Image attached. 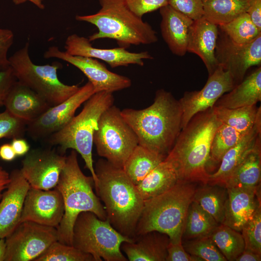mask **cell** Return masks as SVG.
<instances>
[{
  "mask_svg": "<svg viewBox=\"0 0 261 261\" xmlns=\"http://www.w3.org/2000/svg\"><path fill=\"white\" fill-rule=\"evenodd\" d=\"M221 123L212 107L196 114L182 129L165 158L174 167L179 181L207 183L211 144Z\"/></svg>",
  "mask_w": 261,
  "mask_h": 261,
  "instance_id": "1",
  "label": "cell"
},
{
  "mask_svg": "<svg viewBox=\"0 0 261 261\" xmlns=\"http://www.w3.org/2000/svg\"><path fill=\"white\" fill-rule=\"evenodd\" d=\"M136 134L138 145L166 157L182 130V111L179 100L160 89L153 103L143 109L121 111Z\"/></svg>",
  "mask_w": 261,
  "mask_h": 261,
  "instance_id": "2",
  "label": "cell"
},
{
  "mask_svg": "<svg viewBox=\"0 0 261 261\" xmlns=\"http://www.w3.org/2000/svg\"><path fill=\"white\" fill-rule=\"evenodd\" d=\"M94 167L97 196L104 203L106 219L123 235L133 239L144 200L122 168L100 159Z\"/></svg>",
  "mask_w": 261,
  "mask_h": 261,
  "instance_id": "3",
  "label": "cell"
},
{
  "mask_svg": "<svg viewBox=\"0 0 261 261\" xmlns=\"http://www.w3.org/2000/svg\"><path fill=\"white\" fill-rule=\"evenodd\" d=\"M93 184L92 176L86 175L81 170L77 152L72 150L55 187L61 193L64 204V215L57 228L59 242L72 246L74 223L81 212H91L99 218L106 219L104 207L93 191Z\"/></svg>",
  "mask_w": 261,
  "mask_h": 261,
  "instance_id": "4",
  "label": "cell"
},
{
  "mask_svg": "<svg viewBox=\"0 0 261 261\" xmlns=\"http://www.w3.org/2000/svg\"><path fill=\"white\" fill-rule=\"evenodd\" d=\"M101 6L96 13L77 15V21L95 26L98 31L90 35L91 42L101 39H111L119 47L128 48L132 45L150 44L158 40L157 32L147 22L134 14L125 0H99Z\"/></svg>",
  "mask_w": 261,
  "mask_h": 261,
  "instance_id": "5",
  "label": "cell"
},
{
  "mask_svg": "<svg viewBox=\"0 0 261 261\" xmlns=\"http://www.w3.org/2000/svg\"><path fill=\"white\" fill-rule=\"evenodd\" d=\"M195 189L192 183L179 181L161 194L144 200L135 238L156 231L166 234L172 243L182 242L188 210Z\"/></svg>",
  "mask_w": 261,
  "mask_h": 261,
  "instance_id": "6",
  "label": "cell"
},
{
  "mask_svg": "<svg viewBox=\"0 0 261 261\" xmlns=\"http://www.w3.org/2000/svg\"><path fill=\"white\" fill-rule=\"evenodd\" d=\"M113 93L101 91L93 94L87 101L81 112L62 129L45 138L51 145H57L63 154L67 149L80 154L90 171L94 185L97 182L92 158L95 131L102 114L113 105Z\"/></svg>",
  "mask_w": 261,
  "mask_h": 261,
  "instance_id": "7",
  "label": "cell"
},
{
  "mask_svg": "<svg viewBox=\"0 0 261 261\" xmlns=\"http://www.w3.org/2000/svg\"><path fill=\"white\" fill-rule=\"evenodd\" d=\"M133 239L125 236L106 220L92 212L86 211L77 216L73 227L72 245L91 255L95 261H127L120 246Z\"/></svg>",
  "mask_w": 261,
  "mask_h": 261,
  "instance_id": "8",
  "label": "cell"
},
{
  "mask_svg": "<svg viewBox=\"0 0 261 261\" xmlns=\"http://www.w3.org/2000/svg\"><path fill=\"white\" fill-rule=\"evenodd\" d=\"M29 43L9 58V65L19 82L42 96L50 105H56L64 101L76 92L80 87L68 85L58 77V70L61 64H35L29 55Z\"/></svg>",
  "mask_w": 261,
  "mask_h": 261,
  "instance_id": "9",
  "label": "cell"
},
{
  "mask_svg": "<svg viewBox=\"0 0 261 261\" xmlns=\"http://www.w3.org/2000/svg\"><path fill=\"white\" fill-rule=\"evenodd\" d=\"M93 144L99 156L122 168L138 145V140L120 109L113 105L101 115L94 134Z\"/></svg>",
  "mask_w": 261,
  "mask_h": 261,
  "instance_id": "10",
  "label": "cell"
},
{
  "mask_svg": "<svg viewBox=\"0 0 261 261\" xmlns=\"http://www.w3.org/2000/svg\"><path fill=\"white\" fill-rule=\"evenodd\" d=\"M5 239L4 261H34L58 241V235L56 228L24 221Z\"/></svg>",
  "mask_w": 261,
  "mask_h": 261,
  "instance_id": "11",
  "label": "cell"
},
{
  "mask_svg": "<svg viewBox=\"0 0 261 261\" xmlns=\"http://www.w3.org/2000/svg\"><path fill=\"white\" fill-rule=\"evenodd\" d=\"M215 57L218 66L231 73L236 85L250 67L261 64V34L250 43L239 44L219 31Z\"/></svg>",
  "mask_w": 261,
  "mask_h": 261,
  "instance_id": "12",
  "label": "cell"
},
{
  "mask_svg": "<svg viewBox=\"0 0 261 261\" xmlns=\"http://www.w3.org/2000/svg\"><path fill=\"white\" fill-rule=\"evenodd\" d=\"M95 93L88 81L69 98L50 107L35 119L28 123L26 130L33 139H45L64 127L74 116L76 110Z\"/></svg>",
  "mask_w": 261,
  "mask_h": 261,
  "instance_id": "13",
  "label": "cell"
},
{
  "mask_svg": "<svg viewBox=\"0 0 261 261\" xmlns=\"http://www.w3.org/2000/svg\"><path fill=\"white\" fill-rule=\"evenodd\" d=\"M66 157L51 148H34L25 155L20 170L30 187L52 189L58 184Z\"/></svg>",
  "mask_w": 261,
  "mask_h": 261,
  "instance_id": "14",
  "label": "cell"
},
{
  "mask_svg": "<svg viewBox=\"0 0 261 261\" xmlns=\"http://www.w3.org/2000/svg\"><path fill=\"white\" fill-rule=\"evenodd\" d=\"M45 58H57L70 63L80 70L92 85L95 93H113L130 87L131 80L124 75L109 71L98 59L92 58L72 56L52 46L44 53Z\"/></svg>",
  "mask_w": 261,
  "mask_h": 261,
  "instance_id": "15",
  "label": "cell"
},
{
  "mask_svg": "<svg viewBox=\"0 0 261 261\" xmlns=\"http://www.w3.org/2000/svg\"><path fill=\"white\" fill-rule=\"evenodd\" d=\"M236 85L231 73L218 66L208 76L203 88L198 91H186L179 100L182 111V129L197 113L212 108L218 100Z\"/></svg>",
  "mask_w": 261,
  "mask_h": 261,
  "instance_id": "16",
  "label": "cell"
},
{
  "mask_svg": "<svg viewBox=\"0 0 261 261\" xmlns=\"http://www.w3.org/2000/svg\"><path fill=\"white\" fill-rule=\"evenodd\" d=\"M64 213L63 197L56 188L44 190L30 187L24 200L20 223L31 221L57 228Z\"/></svg>",
  "mask_w": 261,
  "mask_h": 261,
  "instance_id": "17",
  "label": "cell"
},
{
  "mask_svg": "<svg viewBox=\"0 0 261 261\" xmlns=\"http://www.w3.org/2000/svg\"><path fill=\"white\" fill-rule=\"evenodd\" d=\"M64 48L65 52L71 55L102 60L112 68L130 64L143 66L144 60L153 59L148 51L131 52L121 47L110 49L96 48L92 46L88 38L76 34L67 37Z\"/></svg>",
  "mask_w": 261,
  "mask_h": 261,
  "instance_id": "18",
  "label": "cell"
},
{
  "mask_svg": "<svg viewBox=\"0 0 261 261\" xmlns=\"http://www.w3.org/2000/svg\"><path fill=\"white\" fill-rule=\"evenodd\" d=\"M10 178L0 200V238L3 239L20 223L25 197L30 187L20 169L12 170Z\"/></svg>",
  "mask_w": 261,
  "mask_h": 261,
  "instance_id": "19",
  "label": "cell"
},
{
  "mask_svg": "<svg viewBox=\"0 0 261 261\" xmlns=\"http://www.w3.org/2000/svg\"><path fill=\"white\" fill-rule=\"evenodd\" d=\"M256 188H226L227 198L222 223L241 232L243 227L253 218L261 206Z\"/></svg>",
  "mask_w": 261,
  "mask_h": 261,
  "instance_id": "20",
  "label": "cell"
},
{
  "mask_svg": "<svg viewBox=\"0 0 261 261\" xmlns=\"http://www.w3.org/2000/svg\"><path fill=\"white\" fill-rule=\"evenodd\" d=\"M218 27L203 17L193 21L188 39L187 52L198 55L205 66L208 76L218 67L215 48Z\"/></svg>",
  "mask_w": 261,
  "mask_h": 261,
  "instance_id": "21",
  "label": "cell"
},
{
  "mask_svg": "<svg viewBox=\"0 0 261 261\" xmlns=\"http://www.w3.org/2000/svg\"><path fill=\"white\" fill-rule=\"evenodd\" d=\"M161 34L171 52L184 56L187 52L188 35L193 20L167 5L160 9Z\"/></svg>",
  "mask_w": 261,
  "mask_h": 261,
  "instance_id": "22",
  "label": "cell"
},
{
  "mask_svg": "<svg viewBox=\"0 0 261 261\" xmlns=\"http://www.w3.org/2000/svg\"><path fill=\"white\" fill-rule=\"evenodd\" d=\"M3 105L11 114L27 123L51 107L42 96L18 81L10 90Z\"/></svg>",
  "mask_w": 261,
  "mask_h": 261,
  "instance_id": "23",
  "label": "cell"
},
{
  "mask_svg": "<svg viewBox=\"0 0 261 261\" xmlns=\"http://www.w3.org/2000/svg\"><path fill=\"white\" fill-rule=\"evenodd\" d=\"M169 242L166 234L152 231L122 243L120 249L130 261H165Z\"/></svg>",
  "mask_w": 261,
  "mask_h": 261,
  "instance_id": "24",
  "label": "cell"
},
{
  "mask_svg": "<svg viewBox=\"0 0 261 261\" xmlns=\"http://www.w3.org/2000/svg\"><path fill=\"white\" fill-rule=\"evenodd\" d=\"M261 114L251 130L224 155L216 172L210 174L207 184L223 185L227 178L254 148L261 138Z\"/></svg>",
  "mask_w": 261,
  "mask_h": 261,
  "instance_id": "25",
  "label": "cell"
},
{
  "mask_svg": "<svg viewBox=\"0 0 261 261\" xmlns=\"http://www.w3.org/2000/svg\"><path fill=\"white\" fill-rule=\"evenodd\" d=\"M229 92L221 96L213 106L234 109L256 105L261 100V67Z\"/></svg>",
  "mask_w": 261,
  "mask_h": 261,
  "instance_id": "26",
  "label": "cell"
},
{
  "mask_svg": "<svg viewBox=\"0 0 261 261\" xmlns=\"http://www.w3.org/2000/svg\"><path fill=\"white\" fill-rule=\"evenodd\" d=\"M261 143L259 138L254 148L247 154L224 183L226 188H256L261 176Z\"/></svg>",
  "mask_w": 261,
  "mask_h": 261,
  "instance_id": "27",
  "label": "cell"
},
{
  "mask_svg": "<svg viewBox=\"0 0 261 261\" xmlns=\"http://www.w3.org/2000/svg\"><path fill=\"white\" fill-rule=\"evenodd\" d=\"M179 181L174 167L164 159L136 187L142 199L146 200L166 191Z\"/></svg>",
  "mask_w": 261,
  "mask_h": 261,
  "instance_id": "28",
  "label": "cell"
},
{
  "mask_svg": "<svg viewBox=\"0 0 261 261\" xmlns=\"http://www.w3.org/2000/svg\"><path fill=\"white\" fill-rule=\"evenodd\" d=\"M165 157L138 145L122 168L135 185H138Z\"/></svg>",
  "mask_w": 261,
  "mask_h": 261,
  "instance_id": "29",
  "label": "cell"
},
{
  "mask_svg": "<svg viewBox=\"0 0 261 261\" xmlns=\"http://www.w3.org/2000/svg\"><path fill=\"white\" fill-rule=\"evenodd\" d=\"M250 0H202L203 17L219 26L246 12Z\"/></svg>",
  "mask_w": 261,
  "mask_h": 261,
  "instance_id": "30",
  "label": "cell"
},
{
  "mask_svg": "<svg viewBox=\"0 0 261 261\" xmlns=\"http://www.w3.org/2000/svg\"><path fill=\"white\" fill-rule=\"evenodd\" d=\"M203 185L196 188L192 201L210 214L219 224H221L224 220L227 188L218 184Z\"/></svg>",
  "mask_w": 261,
  "mask_h": 261,
  "instance_id": "31",
  "label": "cell"
},
{
  "mask_svg": "<svg viewBox=\"0 0 261 261\" xmlns=\"http://www.w3.org/2000/svg\"><path fill=\"white\" fill-rule=\"evenodd\" d=\"M213 108L216 116L222 123L243 135L251 130L261 114V107L257 108L256 105L234 109L215 106Z\"/></svg>",
  "mask_w": 261,
  "mask_h": 261,
  "instance_id": "32",
  "label": "cell"
},
{
  "mask_svg": "<svg viewBox=\"0 0 261 261\" xmlns=\"http://www.w3.org/2000/svg\"><path fill=\"white\" fill-rule=\"evenodd\" d=\"M219 224L210 214L192 201L188 210L183 237L192 239L210 236Z\"/></svg>",
  "mask_w": 261,
  "mask_h": 261,
  "instance_id": "33",
  "label": "cell"
},
{
  "mask_svg": "<svg viewBox=\"0 0 261 261\" xmlns=\"http://www.w3.org/2000/svg\"><path fill=\"white\" fill-rule=\"evenodd\" d=\"M210 237L227 261H235L245 249L240 232L223 224H219Z\"/></svg>",
  "mask_w": 261,
  "mask_h": 261,
  "instance_id": "34",
  "label": "cell"
},
{
  "mask_svg": "<svg viewBox=\"0 0 261 261\" xmlns=\"http://www.w3.org/2000/svg\"><path fill=\"white\" fill-rule=\"evenodd\" d=\"M244 135L222 123L216 130L212 140L209 167L220 164L224 155L236 145Z\"/></svg>",
  "mask_w": 261,
  "mask_h": 261,
  "instance_id": "35",
  "label": "cell"
},
{
  "mask_svg": "<svg viewBox=\"0 0 261 261\" xmlns=\"http://www.w3.org/2000/svg\"><path fill=\"white\" fill-rule=\"evenodd\" d=\"M218 27L230 39L239 44L250 43L261 34V31L253 23L246 12Z\"/></svg>",
  "mask_w": 261,
  "mask_h": 261,
  "instance_id": "36",
  "label": "cell"
},
{
  "mask_svg": "<svg viewBox=\"0 0 261 261\" xmlns=\"http://www.w3.org/2000/svg\"><path fill=\"white\" fill-rule=\"evenodd\" d=\"M34 261H95L93 256L73 246L54 242L48 248Z\"/></svg>",
  "mask_w": 261,
  "mask_h": 261,
  "instance_id": "37",
  "label": "cell"
},
{
  "mask_svg": "<svg viewBox=\"0 0 261 261\" xmlns=\"http://www.w3.org/2000/svg\"><path fill=\"white\" fill-rule=\"evenodd\" d=\"M183 246L188 253L199 257L202 261H227L210 235L192 239L185 242Z\"/></svg>",
  "mask_w": 261,
  "mask_h": 261,
  "instance_id": "38",
  "label": "cell"
},
{
  "mask_svg": "<svg viewBox=\"0 0 261 261\" xmlns=\"http://www.w3.org/2000/svg\"><path fill=\"white\" fill-rule=\"evenodd\" d=\"M245 249L261 255V206L256 210L253 218L241 231Z\"/></svg>",
  "mask_w": 261,
  "mask_h": 261,
  "instance_id": "39",
  "label": "cell"
},
{
  "mask_svg": "<svg viewBox=\"0 0 261 261\" xmlns=\"http://www.w3.org/2000/svg\"><path fill=\"white\" fill-rule=\"evenodd\" d=\"M27 124L6 110L0 113V139L21 137L26 130Z\"/></svg>",
  "mask_w": 261,
  "mask_h": 261,
  "instance_id": "40",
  "label": "cell"
},
{
  "mask_svg": "<svg viewBox=\"0 0 261 261\" xmlns=\"http://www.w3.org/2000/svg\"><path fill=\"white\" fill-rule=\"evenodd\" d=\"M168 4L193 20L203 17L202 0H168Z\"/></svg>",
  "mask_w": 261,
  "mask_h": 261,
  "instance_id": "41",
  "label": "cell"
},
{
  "mask_svg": "<svg viewBox=\"0 0 261 261\" xmlns=\"http://www.w3.org/2000/svg\"><path fill=\"white\" fill-rule=\"evenodd\" d=\"M129 8L137 16L142 18L147 13L168 5V0H125Z\"/></svg>",
  "mask_w": 261,
  "mask_h": 261,
  "instance_id": "42",
  "label": "cell"
},
{
  "mask_svg": "<svg viewBox=\"0 0 261 261\" xmlns=\"http://www.w3.org/2000/svg\"><path fill=\"white\" fill-rule=\"evenodd\" d=\"M14 39V33L11 30L0 29V70L10 66L7 53L13 43Z\"/></svg>",
  "mask_w": 261,
  "mask_h": 261,
  "instance_id": "43",
  "label": "cell"
},
{
  "mask_svg": "<svg viewBox=\"0 0 261 261\" xmlns=\"http://www.w3.org/2000/svg\"><path fill=\"white\" fill-rule=\"evenodd\" d=\"M167 250L166 261H202L199 257L188 253L184 249L182 242L174 244L169 242Z\"/></svg>",
  "mask_w": 261,
  "mask_h": 261,
  "instance_id": "44",
  "label": "cell"
},
{
  "mask_svg": "<svg viewBox=\"0 0 261 261\" xmlns=\"http://www.w3.org/2000/svg\"><path fill=\"white\" fill-rule=\"evenodd\" d=\"M16 81L10 66L0 70V106L4 105L8 93Z\"/></svg>",
  "mask_w": 261,
  "mask_h": 261,
  "instance_id": "45",
  "label": "cell"
},
{
  "mask_svg": "<svg viewBox=\"0 0 261 261\" xmlns=\"http://www.w3.org/2000/svg\"><path fill=\"white\" fill-rule=\"evenodd\" d=\"M246 12L253 23L261 31V0H250Z\"/></svg>",
  "mask_w": 261,
  "mask_h": 261,
  "instance_id": "46",
  "label": "cell"
},
{
  "mask_svg": "<svg viewBox=\"0 0 261 261\" xmlns=\"http://www.w3.org/2000/svg\"><path fill=\"white\" fill-rule=\"evenodd\" d=\"M11 144L17 156H25L30 149L28 142L21 137L13 139Z\"/></svg>",
  "mask_w": 261,
  "mask_h": 261,
  "instance_id": "47",
  "label": "cell"
},
{
  "mask_svg": "<svg viewBox=\"0 0 261 261\" xmlns=\"http://www.w3.org/2000/svg\"><path fill=\"white\" fill-rule=\"evenodd\" d=\"M16 155L11 144H5L0 146V158L1 160L11 161L16 157Z\"/></svg>",
  "mask_w": 261,
  "mask_h": 261,
  "instance_id": "48",
  "label": "cell"
},
{
  "mask_svg": "<svg viewBox=\"0 0 261 261\" xmlns=\"http://www.w3.org/2000/svg\"><path fill=\"white\" fill-rule=\"evenodd\" d=\"M261 255L251 250L245 249L237 258L235 261H260Z\"/></svg>",
  "mask_w": 261,
  "mask_h": 261,
  "instance_id": "49",
  "label": "cell"
},
{
  "mask_svg": "<svg viewBox=\"0 0 261 261\" xmlns=\"http://www.w3.org/2000/svg\"><path fill=\"white\" fill-rule=\"evenodd\" d=\"M10 180V174L1 167H0V200Z\"/></svg>",
  "mask_w": 261,
  "mask_h": 261,
  "instance_id": "50",
  "label": "cell"
},
{
  "mask_svg": "<svg viewBox=\"0 0 261 261\" xmlns=\"http://www.w3.org/2000/svg\"><path fill=\"white\" fill-rule=\"evenodd\" d=\"M44 0H12L15 5H19L23 3L29 1L34 4L40 9H44V5L43 3Z\"/></svg>",
  "mask_w": 261,
  "mask_h": 261,
  "instance_id": "51",
  "label": "cell"
},
{
  "mask_svg": "<svg viewBox=\"0 0 261 261\" xmlns=\"http://www.w3.org/2000/svg\"><path fill=\"white\" fill-rule=\"evenodd\" d=\"M5 248L6 245L4 239L0 238V261H4Z\"/></svg>",
  "mask_w": 261,
  "mask_h": 261,
  "instance_id": "52",
  "label": "cell"
}]
</instances>
